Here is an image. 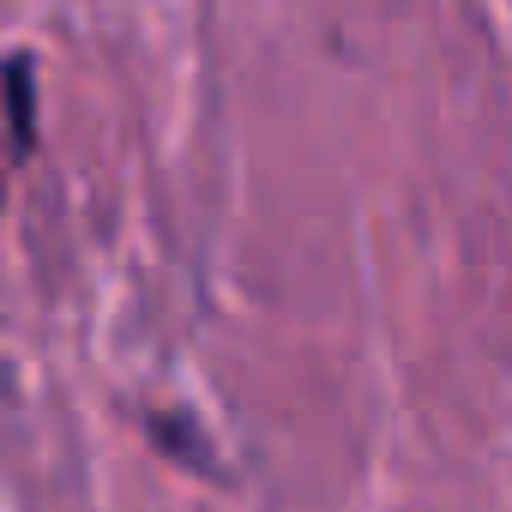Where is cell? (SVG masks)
<instances>
[{
  "label": "cell",
  "instance_id": "6da1fadb",
  "mask_svg": "<svg viewBox=\"0 0 512 512\" xmlns=\"http://www.w3.org/2000/svg\"><path fill=\"white\" fill-rule=\"evenodd\" d=\"M145 428H151V446H157V452H169L175 464H187V470H199V476H217V458L205 452V440H193L199 422H193L187 410H151Z\"/></svg>",
  "mask_w": 512,
  "mask_h": 512
}]
</instances>
